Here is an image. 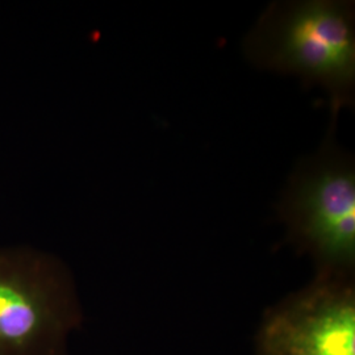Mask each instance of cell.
Instances as JSON below:
<instances>
[{"mask_svg":"<svg viewBox=\"0 0 355 355\" xmlns=\"http://www.w3.org/2000/svg\"><path fill=\"white\" fill-rule=\"evenodd\" d=\"M255 355H355L354 278L316 275L263 312Z\"/></svg>","mask_w":355,"mask_h":355,"instance_id":"cell-4","label":"cell"},{"mask_svg":"<svg viewBox=\"0 0 355 355\" xmlns=\"http://www.w3.org/2000/svg\"><path fill=\"white\" fill-rule=\"evenodd\" d=\"M82 324L76 282L58 258L0 249V355H69Z\"/></svg>","mask_w":355,"mask_h":355,"instance_id":"cell-2","label":"cell"},{"mask_svg":"<svg viewBox=\"0 0 355 355\" xmlns=\"http://www.w3.org/2000/svg\"><path fill=\"white\" fill-rule=\"evenodd\" d=\"M257 67L297 76L327 91L331 110L354 103L355 15L350 1H278L245 40Z\"/></svg>","mask_w":355,"mask_h":355,"instance_id":"cell-1","label":"cell"},{"mask_svg":"<svg viewBox=\"0 0 355 355\" xmlns=\"http://www.w3.org/2000/svg\"><path fill=\"white\" fill-rule=\"evenodd\" d=\"M278 212L288 241L313 261L316 275L354 278L355 170L347 154L325 144L292 175Z\"/></svg>","mask_w":355,"mask_h":355,"instance_id":"cell-3","label":"cell"}]
</instances>
